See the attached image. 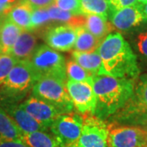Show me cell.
<instances>
[{"label": "cell", "mask_w": 147, "mask_h": 147, "mask_svg": "<svg viewBox=\"0 0 147 147\" xmlns=\"http://www.w3.org/2000/svg\"><path fill=\"white\" fill-rule=\"evenodd\" d=\"M137 43L140 53L147 57V30L137 36Z\"/></svg>", "instance_id": "cell-29"}, {"label": "cell", "mask_w": 147, "mask_h": 147, "mask_svg": "<svg viewBox=\"0 0 147 147\" xmlns=\"http://www.w3.org/2000/svg\"><path fill=\"white\" fill-rule=\"evenodd\" d=\"M17 62L11 54H0V84H3L11 69Z\"/></svg>", "instance_id": "cell-25"}, {"label": "cell", "mask_w": 147, "mask_h": 147, "mask_svg": "<svg viewBox=\"0 0 147 147\" xmlns=\"http://www.w3.org/2000/svg\"><path fill=\"white\" fill-rule=\"evenodd\" d=\"M79 10L83 15H99L107 18L110 7L108 0H79Z\"/></svg>", "instance_id": "cell-23"}, {"label": "cell", "mask_w": 147, "mask_h": 147, "mask_svg": "<svg viewBox=\"0 0 147 147\" xmlns=\"http://www.w3.org/2000/svg\"><path fill=\"white\" fill-rule=\"evenodd\" d=\"M20 106L46 128H49L55 119L63 114L56 106L35 96L30 97Z\"/></svg>", "instance_id": "cell-10"}, {"label": "cell", "mask_w": 147, "mask_h": 147, "mask_svg": "<svg viewBox=\"0 0 147 147\" xmlns=\"http://www.w3.org/2000/svg\"><path fill=\"white\" fill-rule=\"evenodd\" d=\"M140 5H141V4H140ZM141 7H142V11H143V12H144V14L147 16V3L141 5Z\"/></svg>", "instance_id": "cell-33"}, {"label": "cell", "mask_w": 147, "mask_h": 147, "mask_svg": "<svg viewBox=\"0 0 147 147\" xmlns=\"http://www.w3.org/2000/svg\"><path fill=\"white\" fill-rule=\"evenodd\" d=\"M76 38V29L69 25L51 28L47 30L44 37L48 47L60 52L70 51L74 46Z\"/></svg>", "instance_id": "cell-11"}, {"label": "cell", "mask_w": 147, "mask_h": 147, "mask_svg": "<svg viewBox=\"0 0 147 147\" xmlns=\"http://www.w3.org/2000/svg\"><path fill=\"white\" fill-rule=\"evenodd\" d=\"M33 11L34 7L29 3L26 0H20L7 13V19L22 30H30Z\"/></svg>", "instance_id": "cell-16"}, {"label": "cell", "mask_w": 147, "mask_h": 147, "mask_svg": "<svg viewBox=\"0 0 147 147\" xmlns=\"http://www.w3.org/2000/svg\"><path fill=\"white\" fill-rule=\"evenodd\" d=\"M110 7V12L120 10L127 7L136 5L137 0H108Z\"/></svg>", "instance_id": "cell-28"}, {"label": "cell", "mask_w": 147, "mask_h": 147, "mask_svg": "<svg viewBox=\"0 0 147 147\" xmlns=\"http://www.w3.org/2000/svg\"><path fill=\"white\" fill-rule=\"evenodd\" d=\"M51 20L47 8H35L32 12L31 30L47 24Z\"/></svg>", "instance_id": "cell-26"}, {"label": "cell", "mask_w": 147, "mask_h": 147, "mask_svg": "<svg viewBox=\"0 0 147 147\" xmlns=\"http://www.w3.org/2000/svg\"><path fill=\"white\" fill-rule=\"evenodd\" d=\"M123 108L129 115L147 114V74L139 78L134 86L133 95Z\"/></svg>", "instance_id": "cell-13"}, {"label": "cell", "mask_w": 147, "mask_h": 147, "mask_svg": "<svg viewBox=\"0 0 147 147\" xmlns=\"http://www.w3.org/2000/svg\"><path fill=\"white\" fill-rule=\"evenodd\" d=\"M72 59L92 74H103L102 61L97 50L92 53H79L74 51Z\"/></svg>", "instance_id": "cell-17"}, {"label": "cell", "mask_w": 147, "mask_h": 147, "mask_svg": "<svg viewBox=\"0 0 147 147\" xmlns=\"http://www.w3.org/2000/svg\"><path fill=\"white\" fill-rule=\"evenodd\" d=\"M18 1L19 0H0V6L3 7L9 12L12 7L16 5Z\"/></svg>", "instance_id": "cell-32"}, {"label": "cell", "mask_w": 147, "mask_h": 147, "mask_svg": "<svg viewBox=\"0 0 147 147\" xmlns=\"http://www.w3.org/2000/svg\"><path fill=\"white\" fill-rule=\"evenodd\" d=\"M30 5L35 8H47L53 4L54 0H26Z\"/></svg>", "instance_id": "cell-30"}, {"label": "cell", "mask_w": 147, "mask_h": 147, "mask_svg": "<svg viewBox=\"0 0 147 147\" xmlns=\"http://www.w3.org/2000/svg\"><path fill=\"white\" fill-rule=\"evenodd\" d=\"M5 111L13 119L23 134L37 131H46L47 129L30 115L20 105H11Z\"/></svg>", "instance_id": "cell-14"}, {"label": "cell", "mask_w": 147, "mask_h": 147, "mask_svg": "<svg viewBox=\"0 0 147 147\" xmlns=\"http://www.w3.org/2000/svg\"><path fill=\"white\" fill-rule=\"evenodd\" d=\"M110 21L115 29L126 31L146 21L147 16L144 14L141 5L137 3L112 12Z\"/></svg>", "instance_id": "cell-12"}, {"label": "cell", "mask_w": 147, "mask_h": 147, "mask_svg": "<svg viewBox=\"0 0 147 147\" xmlns=\"http://www.w3.org/2000/svg\"><path fill=\"white\" fill-rule=\"evenodd\" d=\"M23 135L9 115L0 107V139L22 141Z\"/></svg>", "instance_id": "cell-22"}, {"label": "cell", "mask_w": 147, "mask_h": 147, "mask_svg": "<svg viewBox=\"0 0 147 147\" xmlns=\"http://www.w3.org/2000/svg\"><path fill=\"white\" fill-rule=\"evenodd\" d=\"M84 27L96 38L102 40L115 30L107 18L99 15H87Z\"/></svg>", "instance_id": "cell-19"}, {"label": "cell", "mask_w": 147, "mask_h": 147, "mask_svg": "<svg viewBox=\"0 0 147 147\" xmlns=\"http://www.w3.org/2000/svg\"><path fill=\"white\" fill-rule=\"evenodd\" d=\"M0 147H29L21 140H3L0 139Z\"/></svg>", "instance_id": "cell-31"}, {"label": "cell", "mask_w": 147, "mask_h": 147, "mask_svg": "<svg viewBox=\"0 0 147 147\" xmlns=\"http://www.w3.org/2000/svg\"><path fill=\"white\" fill-rule=\"evenodd\" d=\"M84 115L81 135L72 147H109L108 125L96 116Z\"/></svg>", "instance_id": "cell-6"}, {"label": "cell", "mask_w": 147, "mask_h": 147, "mask_svg": "<svg viewBox=\"0 0 147 147\" xmlns=\"http://www.w3.org/2000/svg\"><path fill=\"white\" fill-rule=\"evenodd\" d=\"M65 86L76 110L82 115L90 114L94 115L96 98L93 91L92 83L68 80L65 83Z\"/></svg>", "instance_id": "cell-7"}, {"label": "cell", "mask_w": 147, "mask_h": 147, "mask_svg": "<svg viewBox=\"0 0 147 147\" xmlns=\"http://www.w3.org/2000/svg\"><path fill=\"white\" fill-rule=\"evenodd\" d=\"M34 96L56 106L63 114L72 112L74 104L62 79L45 76L38 79L33 86Z\"/></svg>", "instance_id": "cell-3"}, {"label": "cell", "mask_w": 147, "mask_h": 147, "mask_svg": "<svg viewBox=\"0 0 147 147\" xmlns=\"http://www.w3.org/2000/svg\"><path fill=\"white\" fill-rule=\"evenodd\" d=\"M22 141L29 147H64L53 135L45 131L24 134Z\"/></svg>", "instance_id": "cell-21"}, {"label": "cell", "mask_w": 147, "mask_h": 147, "mask_svg": "<svg viewBox=\"0 0 147 147\" xmlns=\"http://www.w3.org/2000/svg\"><path fill=\"white\" fill-rule=\"evenodd\" d=\"M21 31V28L6 18L0 26V54L10 53Z\"/></svg>", "instance_id": "cell-18"}, {"label": "cell", "mask_w": 147, "mask_h": 147, "mask_svg": "<svg viewBox=\"0 0 147 147\" xmlns=\"http://www.w3.org/2000/svg\"><path fill=\"white\" fill-rule=\"evenodd\" d=\"M84 124V117L69 112L58 115L50 126V131L64 147H72L78 142Z\"/></svg>", "instance_id": "cell-5"}, {"label": "cell", "mask_w": 147, "mask_h": 147, "mask_svg": "<svg viewBox=\"0 0 147 147\" xmlns=\"http://www.w3.org/2000/svg\"><path fill=\"white\" fill-rule=\"evenodd\" d=\"M65 72L69 80L92 83V78L94 75L85 70L74 60H70L65 64Z\"/></svg>", "instance_id": "cell-24"}, {"label": "cell", "mask_w": 147, "mask_h": 147, "mask_svg": "<svg viewBox=\"0 0 147 147\" xmlns=\"http://www.w3.org/2000/svg\"><path fill=\"white\" fill-rule=\"evenodd\" d=\"M38 79L45 76H50L65 81V60L57 51L47 45L37 47L29 60Z\"/></svg>", "instance_id": "cell-4"}, {"label": "cell", "mask_w": 147, "mask_h": 147, "mask_svg": "<svg viewBox=\"0 0 147 147\" xmlns=\"http://www.w3.org/2000/svg\"><path fill=\"white\" fill-rule=\"evenodd\" d=\"M109 147H145L147 131L130 126H108Z\"/></svg>", "instance_id": "cell-8"}, {"label": "cell", "mask_w": 147, "mask_h": 147, "mask_svg": "<svg viewBox=\"0 0 147 147\" xmlns=\"http://www.w3.org/2000/svg\"><path fill=\"white\" fill-rule=\"evenodd\" d=\"M103 66V74L133 79L139 74L137 57L128 42L119 33L109 34L97 48Z\"/></svg>", "instance_id": "cell-1"}, {"label": "cell", "mask_w": 147, "mask_h": 147, "mask_svg": "<svg viewBox=\"0 0 147 147\" xmlns=\"http://www.w3.org/2000/svg\"><path fill=\"white\" fill-rule=\"evenodd\" d=\"M36 43V37L30 30H22L9 54L17 61H27L34 53Z\"/></svg>", "instance_id": "cell-15"}, {"label": "cell", "mask_w": 147, "mask_h": 147, "mask_svg": "<svg viewBox=\"0 0 147 147\" xmlns=\"http://www.w3.org/2000/svg\"><path fill=\"white\" fill-rule=\"evenodd\" d=\"M53 4L61 10L69 11L74 15H81L79 10V0H54Z\"/></svg>", "instance_id": "cell-27"}, {"label": "cell", "mask_w": 147, "mask_h": 147, "mask_svg": "<svg viewBox=\"0 0 147 147\" xmlns=\"http://www.w3.org/2000/svg\"><path fill=\"white\" fill-rule=\"evenodd\" d=\"M147 3V0H137V4H144V3Z\"/></svg>", "instance_id": "cell-34"}, {"label": "cell", "mask_w": 147, "mask_h": 147, "mask_svg": "<svg viewBox=\"0 0 147 147\" xmlns=\"http://www.w3.org/2000/svg\"><path fill=\"white\" fill-rule=\"evenodd\" d=\"M76 32L77 38L74 46V51L79 53H92L97 50L101 40L93 36L84 26L76 28Z\"/></svg>", "instance_id": "cell-20"}, {"label": "cell", "mask_w": 147, "mask_h": 147, "mask_svg": "<svg viewBox=\"0 0 147 147\" xmlns=\"http://www.w3.org/2000/svg\"><path fill=\"white\" fill-rule=\"evenodd\" d=\"M38 80L28 61H17L4 81L7 89L13 92H22L33 87Z\"/></svg>", "instance_id": "cell-9"}, {"label": "cell", "mask_w": 147, "mask_h": 147, "mask_svg": "<svg viewBox=\"0 0 147 147\" xmlns=\"http://www.w3.org/2000/svg\"><path fill=\"white\" fill-rule=\"evenodd\" d=\"M92 87L96 98L94 115L101 119L121 110L134 92L132 79L105 74L94 75Z\"/></svg>", "instance_id": "cell-2"}]
</instances>
